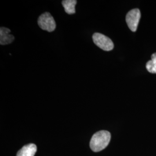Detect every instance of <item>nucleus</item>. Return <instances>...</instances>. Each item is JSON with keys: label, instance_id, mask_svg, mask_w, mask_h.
I'll list each match as a JSON object with an SVG mask.
<instances>
[{"label": "nucleus", "instance_id": "f257e3e1", "mask_svg": "<svg viewBox=\"0 0 156 156\" xmlns=\"http://www.w3.org/2000/svg\"><path fill=\"white\" fill-rule=\"evenodd\" d=\"M111 138V133L108 131H100L95 133L90 142V146L92 151L98 152L104 150L109 145Z\"/></svg>", "mask_w": 156, "mask_h": 156}, {"label": "nucleus", "instance_id": "f03ea898", "mask_svg": "<svg viewBox=\"0 0 156 156\" xmlns=\"http://www.w3.org/2000/svg\"><path fill=\"white\" fill-rule=\"evenodd\" d=\"M38 24L40 28L48 32H52L56 29V24L55 19L49 12H45L39 16Z\"/></svg>", "mask_w": 156, "mask_h": 156}, {"label": "nucleus", "instance_id": "7ed1b4c3", "mask_svg": "<svg viewBox=\"0 0 156 156\" xmlns=\"http://www.w3.org/2000/svg\"><path fill=\"white\" fill-rule=\"evenodd\" d=\"M93 41L95 45L105 51H110L114 48L111 39L105 35L96 33L93 35Z\"/></svg>", "mask_w": 156, "mask_h": 156}, {"label": "nucleus", "instance_id": "20e7f679", "mask_svg": "<svg viewBox=\"0 0 156 156\" xmlns=\"http://www.w3.org/2000/svg\"><path fill=\"white\" fill-rule=\"evenodd\" d=\"M140 18V12L139 9H134L128 12L126 20L129 28L133 32L136 31Z\"/></svg>", "mask_w": 156, "mask_h": 156}, {"label": "nucleus", "instance_id": "39448f33", "mask_svg": "<svg viewBox=\"0 0 156 156\" xmlns=\"http://www.w3.org/2000/svg\"><path fill=\"white\" fill-rule=\"evenodd\" d=\"M11 30L9 28L1 27L0 28V44L1 45H8L12 43L15 37L10 34Z\"/></svg>", "mask_w": 156, "mask_h": 156}, {"label": "nucleus", "instance_id": "423d86ee", "mask_svg": "<svg viewBox=\"0 0 156 156\" xmlns=\"http://www.w3.org/2000/svg\"><path fill=\"white\" fill-rule=\"evenodd\" d=\"M37 151V146L34 144L25 145L19 151L16 156H34Z\"/></svg>", "mask_w": 156, "mask_h": 156}, {"label": "nucleus", "instance_id": "0eeeda50", "mask_svg": "<svg viewBox=\"0 0 156 156\" xmlns=\"http://www.w3.org/2000/svg\"><path fill=\"white\" fill-rule=\"evenodd\" d=\"M77 4L76 0H64L62 1V5L63 6L65 12L67 14H74L75 11V5Z\"/></svg>", "mask_w": 156, "mask_h": 156}, {"label": "nucleus", "instance_id": "6e6552de", "mask_svg": "<svg viewBox=\"0 0 156 156\" xmlns=\"http://www.w3.org/2000/svg\"><path fill=\"white\" fill-rule=\"evenodd\" d=\"M151 60L146 63L147 70L151 73H156V53L152 55Z\"/></svg>", "mask_w": 156, "mask_h": 156}]
</instances>
